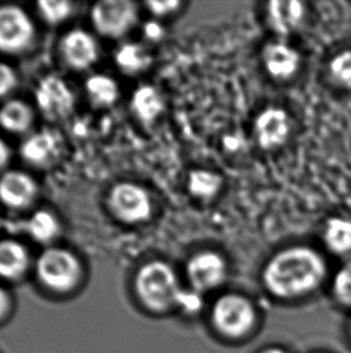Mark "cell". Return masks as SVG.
Wrapping results in <instances>:
<instances>
[{
  "label": "cell",
  "mask_w": 351,
  "mask_h": 353,
  "mask_svg": "<svg viewBox=\"0 0 351 353\" xmlns=\"http://www.w3.org/2000/svg\"><path fill=\"white\" fill-rule=\"evenodd\" d=\"M326 275L323 258L313 248L292 246L275 254L266 264L262 280L278 298H297L318 288Z\"/></svg>",
  "instance_id": "6da1fadb"
},
{
  "label": "cell",
  "mask_w": 351,
  "mask_h": 353,
  "mask_svg": "<svg viewBox=\"0 0 351 353\" xmlns=\"http://www.w3.org/2000/svg\"><path fill=\"white\" fill-rule=\"evenodd\" d=\"M136 288L143 303L153 310H167L175 305L182 292L173 269L162 261L148 263L140 269Z\"/></svg>",
  "instance_id": "7a4b0ae2"
},
{
  "label": "cell",
  "mask_w": 351,
  "mask_h": 353,
  "mask_svg": "<svg viewBox=\"0 0 351 353\" xmlns=\"http://www.w3.org/2000/svg\"><path fill=\"white\" fill-rule=\"evenodd\" d=\"M212 321L219 333L238 339L252 330L257 314L252 303L244 296L225 294L214 303Z\"/></svg>",
  "instance_id": "3957f363"
},
{
  "label": "cell",
  "mask_w": 351,
  "mask_h": 353,
  "mask_svg": "<svg viewBox=\"0 0 351 353\" xmlns=\"http://www.w3.org/2000/svg\"><path fill=\"white\" fill-rule=\"evenodd\" d=\"M138 19V5L130 0H101L90 10L95 30L106 38H122L131 30Z\"/></svg>",
  "instance_id": "277c9868"
},
{
  "label": "cell",
  "mask_w": 351,
  "mask_h": 353,
  "mask_svg": "<svg viewBox=\"0 0 351 353\" xmlns=\"http://www.w3.org/2000/svg\"><path fill=\"white\" fill-rule=\"evenodd\" d=\"M40 280L54 291H69L76 285L81 267L70 251L52 248L43 251L36 262Z\"/></svg>",
  "instance_id": "5b68a950"
},
{
  "label": "cell",
  "mask_w": 351,
  "mask_h": 353,
  "mask_svg": "<svg viewBox=\"0 0 351 353\" xmlns=\"http://www.w3.org/2000/svg\"><path fill=\"white\" fill-rule=\"evenodd\" d=\"M109 208L124 223H140L152 215V201L147 191L133 182H119L109 192Z\"/></svg>",
  "instance_id": "8992f818"
},
{
  "label": "cell",
  "mask_w": 351,
  "mask_h": 353,
  "mask_svg": "<svg viewBox=\"0 0 351 353\" xmlns=\"http://www.w3.org/2000/svg\"><path fill=\"white\" fill-rule=\"evenodd\" d=\"M35 28L32 19L17 5H0V51L19 53L30 46Z\"/></svg>",
  "instance_id": "52a82bcc"
},
{
  "label": "cell",
  "mask_w": 351,
  "mask_h": 353,
  "mask_svg": "<svg viewBox=\"0 0 351 353\" xmlns=\"http://www.w3.org/2000/svg\"><path fill=\"white\" fill-rule=\"evenodd\" d=\"M35 103L48 119H59L72 114L75 97L62 77L48 75L40 80L35 90Z\"/></svg>",
  "instance_id": "ba28073f"
},
{
  "label": "cell",
  "mask_w": 351,
  "mask_h": 353,
  "mask_svg": "<svg viewBox=\"0 0 351 353\" xmlns=\"http://www.w3.org/2000/svg\"><path fill=\"white\" fill-rule=\"evenodd\" d=\"M226 272L225 259L213 251L195 253L187 263V276L196 293L220 286L225 281Z\"/></svg>",
  "instance_id": "9c48e42d"
},
{
  "label": "cell",
  "mask_w": 351,
  "mask_h": 353,
  "mask_svg": "<svg viewBox=\"0 0 351 353\" xmlns=\"http://www.w3.org/2000/svg\"><path fill=\"white\" fill-rule=\"evenodd\" d=\"M291 133L289 114L280 108L270 106L257 116L254 122V135L259 148L273 151L286 143Z\"/></svg>",
  "instance_id": "30bf717a"
},
{
  "label": "cell",
  "mask_w": 351,
  "mask_h": 353,
  "mask_svg": "<svg viewBox=\"0 0 351 353\" xmlns=\"http://www.w3.org/2000/svg\"><path fill=\"white\" fill-rule=\"evenodd\" d=\"M38 183L28 172L8 170L0 176V201L12 210H22L35 201Z\"/></svg>",
  "instance_id": "8fae6325"
},
{
  "label": "cell",
  "mask_w": 351,
  "mask_h": 353,
  "mask_svg": "<svg viewBox=\"0 0 351 353\" xmlns=\"http://www.w3.org/2000/svg\"><path fill=\"white\" fill-rule=\"evenodd\" d=\"M62 57L75 70H86L99 57V48L93 35L83 29H74L61 41Z\"/></svg>",
  "instance_id": "7c38bea8"
},
{
  "label": "cell",
  "mask_w": 351,
  "mask_h": 353,
  "mask_svg": "<svg viewBox=\"0 0 351 353\" xmlns=\"http://www.w3.org/2000/svg\"><path fill=\"white\" fill-rule=\"evenodd\" d=\"M262 61L266 72L275 80L286 81L294 77L301 67V56L294 48L281 41L264 46Z\"/></svg>",
  "instance_id": "4fadbf2b"
},
{
  "label": "cell",
  "mask_w": 351,
  "mask_h": 353,
  "mask_svg": "<svg viewBox=\"0 0 351 353\" xmlns=\"http://www.w3.org/2000/svg\"><path fill=\"white\" fill-rule=\"evenodd\" d=\"M306 5L299 0H272L266 5V19L279 37H289L304 23Z\"/></svg>",
  "instance_id": "5bb4252c"
},
{
  "label": "cell",
  "mask_w": 351,
  "mask_h": 353,
  "mask_svg": "<svg viewBox=\"0 0 351 353\" xmlns=\"http://www.w3.org/2000/svg\"><path fill=\"white\" fill-rule=\"evenodd\" d=\"M61 139L51 129H41L30 134L21 143L19 154L25 162L33 165H45L57 156Z\"/></svg>",
  "instance_id": "9a60e30c"
},
{
  "label": "cell",
  "mask_w": 351,
  "mask_h": 353,
  "mask_svg": "<svg viewBox=\"0 0 351 353\" xmlns=\"http://www.w3.org/2000/svg\"><path fill=\"white\" fill-rule=\"evenodd\" d=\"M130 108L142 123H153L162 115L165 103L157 88L151 85H141L134 91Z\"/></svg>",
  "instance_id": "2e32d148"
},
{
  "label": "cell",
  "mask_w": 351,
  "mask_h": 353,
  "mask_svg": "<svg viewBox=\"0 0 351 353\" xmlns=\"http://www.w3.org/2000/svg\"><path fill=\"white\" fill-rule=\"evenodd\" d=\"M28 264V251L22 243L12 239L0 240V276L17 279L23 275Z\"/></svg>",
  "instance_id": "e0dca14e"
},
{
  "label": "cell",
  "mask_w": 351,
  "mask_h": 353,
  "mask_svg": "<svg viewBox=\"0 0 351 353\" xmlns=\"http://www.w3.org/2000/svg\"><path fill=\"white\" fill-rule=\"evenodd\" d=\"M14 230H22L38 243H48L61 232L57 217L51 211L39 210L27 220L16 223Z\"/></svg>",
  "instance_id": "ac0fdd59"
},
{
  "label": "cell",
  "mask_w": 351,
  "mask_h": 353,
  "mask_svg": "<svg viewBox=\"0 0 351 353\" xmlns=\"http://www.w3.org/2000/svg\"><path fill=\"white\" fill-rule=\"evenodd\" d=\"M33 122V109L24 101L12 99L0 108V127L6 132L27 133Z\"/></svg>",
  "instance_id": "d6986e66"
},
{
  "label": "cell",
  "mask_w": 351,
  "mask_h": 353,
  "mask_svg": "<svg viewBox=\"0 0 351 353\" xmlns=\"http://www.w3.org/2000/svg\"><path fill=\"white\" fill-rule=\"evenodd\" d=\"M224 180L218 172L207 169H193L188 175V191L200 201H211L223 188Z\"/></svg>",
  "instance_id": "ffe728a7"
},
{
  "label": "cell",
  "mask_w": 351,
  "mask_h": 353,
  "mask_svg": "<svg viewBox=\"0 0 351 353\" xmlns=\"http://www.w3.org/2000/svg\"><path fill=\"white\" fill-rule=\"evenodd\" d=\"M114 62L122 72L135 75L147 70L152 64V57L142 45L123 43L114 53Z\"/></svg>",
  "instance_id": "44dd1931"
},
{
  "label": "cell",
  "mask_w": 351,
  "mask_h": 353,
  "mask_svg": "<svg viewBox=\"0 0 351 353\" xmlns=\"http://www.w3.org/2000/svg\"><path fill=\"white\" fill-rule=\"evenodd\" d=\"M323 243L338 256L351 253V220L331 217L323 227Z\"/></svg>",
  "instance_id": "7402d4cb"
},
{
  "label": "cell",
  "mask_w": 351,
  "mask_h": 353,
  "mask_svg": "<svg viewBox=\"0 0 351 353\" xmlns=\"http://www.w3.org/2000/svg\"><path fill=\"white\" fill-rule=\"evenodd\" d=\"M87 94L98 106L114 105L119 97V87L114 79L104 74H94L87 79Z\"/></svg>",
  "instance_id": "603a6c76"
},
{
  "label": "cell",
  "mask_w": 351,
  "mask_h": 353,
  "mask_svg": "<svg viewBox=\"0 0 351 353\" xmlns=\"http://www.w3.org/2000/svg\"><path fill=\"white\" fill-rule=\"evenodd\" d=\"M328 74L334 86L351 91V50L338 53L330 61Z\"/></svg>",
  "instance_id": "cb8c5ba5"
},
{
  "label": "cell",
  "mask_w": 351,
  "mask_h": 353,
  "mask_svg": "<svg viewBox=\"0 0 351 353\" xmlns=\"http://www.w3.org/2000/svg\"><path fill=\"white\" fill-rule=\"evenodd\" d=\"M38 11L46 23L56 26L72 14V4L67 0H40Z\"/></svg>",
  "instance_id": "d4e9b609"
},
{
  "label": "cell",
  "mask_w": 351,
  "mask_h": 353,
  "mask_svg": "<svg viewBox=\"0 0 351 353\" xmlns=\"http://www.w3.org/2000/svg\"><path fill=\"white\" fill-rule=\"evenodd\" d=\"M333 293L344 305L351 306V262L338 270L333 280Z\"/></svg>",
  "instance_id": "484cf974"
},
{
  "label": "cell",
  "mask_w": 351,
  "mask_h": 353,
  "mask_svg": "<svg viewBox=\"0 0 351 353\" xmlns=\"http://www.w3.org/2000/svg\"><path fill=\"white\" fill-rule=\"evenodd\" d=\"M182 3L176 0H165V1H146V8L148 11L156 17H167L175 14L180 9Z\"/></svg>",
  "instance_id": "4316f807"
},
{
  "label": "cell",
  "mask_w": 351,
  "mask_h": 353,
  "mask_svg": "<svg viewBox=\"0 0 351 353\" xmlns=\"http://www.w3.org/2000/svg\"><path fill=\"white\" fill-rule=\"evenodd\" d=\"M17 85V75L12 67L0 62V98L8 96Z\"/></svg>",
  "instance_id": "83f0119b"
},
{
  "label": "cell",
  "mask_w": 351,
  "mask_h": 353,
  "mask_svg": "<svg viewBox=\"0 0 351 353\" xmlns=\"http://www.w3.org/2000/svg\"><path fill=\"white\" fill-rule=\"evenodd\" d=\"M143 33L148 40L159 41L164 37V28H162V24L157 21H151L143 26Z\"/></svg>",
  "instance_id": "f1b7e54d"
},
{
  "label": "cell",
  "mask_w": 351,
  "mask_h": 353,
  "mask_svg": "<svg viewBox=\"0 0 351 353\" xmlns=\"http://www.w3.org/2000/svg\"><path fill=\"white\" fill-rule=\"evenodd\" d=\"M188 310H198L200 307V296L196 293H187V292H180L178 303Z\"/></svg>",
  "instance_id": "f546056e"
},
{
  "label": "cell",
  "mask_w": 351,
  "mask_h": 353,
  "mask_svg": "<svg viewBox=\"0 0 351 353\" xmlns=\"http://www.w3.org/2000/svg\"><path fill=\"white\" fill-rule=\"evenodd\" d=\"M10 157H11L10 148L8 146V143H5L4 140L0 138V172L8 165Z\"/></svg>",
  "instance_id": "4dcf8cb0"
},
{
  "label": "cell",
  "mask_w": 351,
  "mask_h": 353,
  "mask_svg": "<svg viewBox=\"0 0 351 353\" xmlns=\"http://www.w3.org/2000/svg\"><path fill=\"white\" fill-rule=\"evenodd\" d=\"M8 305V296L5 294V292L0 288V316L4 314Z\"/></svg>",
  "instance_id": "1f68e13d"
},
{
  "label": "cell",
  "mask_w": 351,
  "mask_h": 353,
  "mask_svg": "<svg viewBox=\"0 0 351 353\" xmlns=\"http://www.w3.org/2000/svg\"><path fill=\"white\" fill-rule=\"evenodd\" d=\"M262 353H286L284 350L278 349V347H270V349L264 350Z\"/></svg>",
  "instance_id": "d6a6232c"
},
{
  "label": "cell",
  "mask_w": 351,
  "mask_h": 353,
  "mask_svg": "<svg viewBox=\"0 0 351 353\" xmlns=\"http://www.w3.org/2000/svg\"><path fill=\"white\" fill-rule=\"evenodd\" d=\"M1 225H3V220L0 219V227H1Z\"/></svg>",
  "instance_id": "836d02e7"
}]
</instances>
